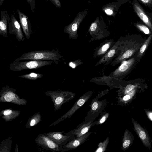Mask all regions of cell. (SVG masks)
<instances>
[{
	"instance_id": "cell-1",
	"label": "cell",
	"mask_w": 152,
	"mask_h": 152,
	"mask_svg": "<svg viewBox=\"0 0 152 152\" xmlns=\"http://www.w3.org/2000/svg\"><path fill=\"white\" fill-rule=\"evenodd\" d=\"M146 39L140 36L121 37L118 39V48L121 52L112 61L110 65L115 66L137 53Z\"/></svg>"
},
{
	"instance_id": "cell-2",
	"label": "cell",
	"mask_w": 152,
	"mask_h": 152,
	"mask_svg": "<svg viewBox=\"0 0 152 152\" xmlns=\"http://www.w3.org/2000/svg\"><path fill=\"white\" fill-rule=\"evenodd\" d=\"M58 50H42L33 51L24 53L13 61H20L37 60L51 61L57 64L58 61L62 58Z\"/></svg>"
},
{
	"instance_id": "cell-3",
	"label": "cell",
	"mask_w": 152,
	"mask_h": 152,
	"mask_svg": "<svg viewBox=\"0 0 152 152\" xmlns=\"http://www.w3.org/2000/svg\"><path fill=\"white\" fill-rule=\"evenodd\" d=\"M44 94L51 98L55 111L61 109L63 104L72 99L76 95L74 93L63 90L49 91L45 92Z\"/></svg>"
},
{
	"instance_id": "cell-4",
	"label": "cell",
	"mask_w": 152,
	"mask_h": 152,
	"mask_svg": "<svg viewBox=\"0 0 152 152\" xmlns=\"http://www.w3.org/2000/svg\"><path fill=\"white\" fill-rule=\"evenodd\" d=\"M137 53L127 60L122 61L121 65L109 76L120 80H123L125 76L129 74L138 63Z\"/></svg>"
},
{
	"instance_id": "cell-5",
	"label": "cell",
	"mask_w": 152,
	"mask_h": 152,
	"mask_svg": "<svg viewBox=\"0 0 152 152\" xmlns=\"http://www.w3.org/2000/svg\"><path fill=\"white\" fill-rule=\"evenodd\" d=\"M23 62L13 61L9 66V69L13 71L36 69L50 65L55 62L51 61L28 60Z\"/></svg>"
},
{
	"instance_id": "cell-6",
	"label": "cell",
	"mask_w": 152,
	"mask_h": 152,
	"mask_svg": "<svg viewBox=\"0 0 152 152\" xmlns=\"http://www.w3.org/2000/svg\"><path fill=\"white\" fill-rule=\"evenodd\" d=\"M16 91L9 86H4L0 92V101L10 102L20 105H26L27 100L24 98H20L16 94Z\"/></svg>"
},
{
	"instance_id": "cell-7",
	"label": "cell",
	"mask_w": 152,
	"mask_h": 152,
	"mask_svg": "<svg viewBox=\"0 0 152 152\" xmlns=\"http://www.w3.org/2000/svg\"><path fill=\"white\" fill-rule=\"evenodd\" d=\"M99 98L97 96L92 99L89 105L90 109L85 118V121L93 122L106 107V99L100 101L98 100Z\"/></svg>"
},
{
	"instance_id": "cell-8",
	"label": "cell",
	"mask_w": 152,
	"mask_h": 152,
	"mask_svg": "<svg viewBox=\"0 0 152 152\" xmlns=\"http://www.w3.org/2000/svg\"><path fill=\"white\" fill-rule=\"evenodd\" d=\"M94 92V91H91L85 93L75 102L69 111L57 121L53 123L50 126L55 125L67 118H69L77 110L90 99Z\"/></svg>"
},
{
	"instance_id": "cell-9",
	"label": "cell",
	"mask_w": 152,
	"mask_h": 152,
	"mask_svg": "<svg viewBox=\"0 0 152 152\" xmlns=\"http://www.w3.org/2000/svg\"><path fill=\"white\" fill-rule=\"evenodd\" d=\"M90 81L98 85L107 86L110 87L111 89L114 88H120L123 86L126 81L109 75L95 77L91 79Z\"/></svg>"
},
{
	"instance_id": "cell-10",
	"label": "cell",
	"mask_w": 152,
	"mask_h": 152,
	"mask_svg": "<svg viewBox=\"0 0 152 152\" xmlns=\"http://www.w3.org/2000/svg\"><path fill=\"white\" fill-rule=\"evenodd\" d=\"M119 41L118 39L115 43L113 46L102 57L95 65L96 66L100 64H104V65H107L110 64L113 60L118 56L121 51L118 48Z\"/></svg>"
},
{
	"instance_id": "cell-11",
	"label": "cell",
	"mask_w": 152,
	"mask_h": 152,
	"mask_svg": "<svg viewBox=\"0 0 152 152\" xmlns=\"http://www.w3.org/2000/svg\"><path fill=\"white\" fill-rule=\"evenodd\" d=\"M21 28L15 16L12 14L8 24L9 33L11 34L14 35L19 42L23 41L25 39Z\"/></svg>"
},
{
	"instance_id": "cell-12",
	"label": "cell",
	"mask_w": 152,
	"mask_h": 152,
	"mask_svg": "<svg viewBox=\"0 0 152 152\" xmlns=\"http://www.w3.org/2000/svg\"><path fill=\"white\" fill-rule=\"evenodd\" d=\"M35 141L39 145L48 150L57 152L60 151L59 145L44 134H39Z\"/></svg>"
},
{
	"instance_id": "cell-13",
	"label": "cell",
	"mask_w": 152,
	"mask_h": 152,
	"mask_svg": "<svg viewBox=\"0 0 152 152\" xmlns=\"http://www.w3.org/2000/svg\"><path fill=\"white\" fill-rule=\"evenodd\" d=\"M93 122L84 121L80 124L76 128L66 134V135L73 136L76 138L87 133L92 126Z\"/></svg>"
},
{
	"instance_id": "cell-14",
	"label": "cell",
	"mask_w": 152,
	"mask_h": 152,
	"mask_svg": "<svg viewBox=\"0 0 152 152\" xmlns=\"http://www.w3.org/2000/svg\"><path fill=\"white\" fill-rule=\"evenodd\" d=\"M132 120L135 131L144 145L147 147L151 148L150 140L146 131L133 119Z\"/></svg>"
},
{
	"instance_id": "cell-15",
	"label": "cell",
	"mask_w": 152,
	"mask_h": 152,
	"mask_svg": "<svg viewBox=\"0 0 152 152\" xmlns=\"http://www.w3.org/2000/svg\"><path fill=\"white\" fill-rule=\"evenodd\" d=\"M115 42L113 39H107L103 42L94 49V57H102L113 46Z\"/></svg>"
},
{
	"instance_id": "cell-16",
	"label": "cell",
	"mask_w": 152,
	"mask_h": 152,
	"mask_svg": "<svg viewBox=\"0 0 152 152\" xmlns=\"http://www.w3.org/2000/svg\"><path fill=\"white\" fill-rule=\"evenodd\" d=\"M21 26L26 38L29 39L32 33V27L28 17L19 10H17Z\"/></svg>"
},
{
	"instance_id": "cell-17",
	"label": "cell",
	"mask_w": 152,
	"mask_h": 152,
	"mask_svg": "<svg viewBox=\"0 0 152 152\" xmlns=\"http://www.w3.org/2000/svg\"><path fill=\"white\" fill-rule=\"evenodd\" d=\"M143 80H144L142 79H138L126 81L125 84L121 87L117 91L118 96L121 97L122 95H125L129 93L134 88L137 87L140 85V83Z\"/></svg>"
},
{
	"instance_id": "cell-18",
	"label": "cell",
	"mask_w": 152,
	"mask_h": 152,
	"mask_svg": "<svg viewBox=\"0 0 152 152\" xmlns=\"http://www.w3.org/2000/svg\"><path fill=\"white\" fill-rule=\"evenodd\" d=\"M91 131L88 132L85 134L74 138L62 146L64 150H71L75 149L84 142L91 133Z\"/></svg>"
},
{
	"instance_id": "cell-19",
	"label": "cell",
	"mask_w": 152,
	"mask_h": 152,
	"mask_svg": "<svg viewBox=\"0 0 152 152\" xmlns=\"http://www.w3.org/2000/svg\"><path fill=\"white\" fill-rule=\"evenodd\" d=\"M64 132H55L44 134L59 145L68 140L75 138L73 136L63 135V133Z\"/></svg>"
},
{
	"instance_id": "cell-20",
	"label": "cell",
	"mask_w": 152,
	"mask_h": 152,
	"mask_svg": "<svg viewBox=\"0 0 152 152\" xmlns=\"http://www.w3.org/2000/svg\"><path fill=\"white\" fill-rule=\"evenodd\" d=\"M0 21V35L3 37H8L9 23L10 20L9 15L7 11L2 10L1 12Z\"/></svg>"
},
{
	"instance_id": "cell-21",
	"label": "cell",
	"mask_w": 152,
	"mask_h": 152,
	"mask_svg": "<svg viewBox=\"0 0 152 152\" xmlns=\"http://www.w3.org/2000/svg\"><path fill=\"white\" fill-rule=\"evenodd\" d=\"M21 111L13 110L12 109L4 110L0 112V116L6 122L12 121L17 118L20 115Z\"/></svg>"
},
{
	"instance_id": "cell-22",
	"label": "cell",
	"mask_w": 152,
	"mask_h": 152,
	"mask_svg": "<svg viewBox=\"0 0 152 152\" xmlns=\"http://www.w3.org/2000/svg\"><path fill=\"white\" fill-rule=\"evenodd\" d=\"M152 40V34L147 38L139 50L137 54V63H139L145 54Z\"/></svg>"
},
{
	"instance_id": "cell-23",
	"label": "cell",
	"mask_w": 152,
	"mask_h": 152,
	"mask_svg": "<svg viewBox=\"0 0 152 152\" xmlns=\"http://www.w3.org/2000/svg\"><path fill=\"white\" fill-rule=\"evenodd\" d=\"M133 136L127 129L124 133L122 143V149L123 151L127 149L131 145L133 141Z\"/></svg>"
},
{
	"instance_id": "cell-24",
	"label": "cell",
	"mask_w": 152,
	"mask_h": 152,
	"mask_svg": "<svg viewBox=\"0 0 152 152\" xmlns=\"http://www.w3.org/2000/svg\"><path fill=\"white\" fill-rule=\"evenodd\" d=\"M41 121V116L39 112L35 114L30 117L26 123V127L28 129L35 126Z\"/></svg>"
},
{
	"instance_id": "cell-25",
	"label": "cell",
	"mask_w": 152,
	"mask_h": 152,
	"mask_svg": "<svg viewBox=\"0 0 152 152\" xmlns=\"http://www.w3.org/2000/svg\"><path fill=\"white\" fill-rule=\"evenodd\" d=\"M136 11L137 14L142 20L152 30V26L149 22L147 16L143 13L137 5H135Z\"/></svg>"
},
{
	"instance_id": "cell-26",
	"label": "cell",
	"mask_w": 152,
	"mask_h": 152,
	"mask_svg": "<svg viewBox=\"0 0 152 152\" xmlns=\"http://www.w3.org/2000/svg\"><path fill=\"white\" fill-rule=\"evenodd\" d=\"M43 76V74L41 73L31 72L19 76L18 77L28 80H36L41 78Z\"/></svg>"
},
{
	"instance_id": "cell-27",
	"label": "cell",
	"mask_w": 152,
	"mask_h": 152,
	"mask_svg": "<svg viewBox=\"0 0 152 152\" xmlns=\"http://www.w3.org/2000/svg\"><path fill=\"white\" fill-rule=\"evenodd\" d=\"M137 89V87L124 95L122 97H119L118 98V102L125 103L129 101L135 94Z\"/></svg>"
},
{
	"instance_id": "cell-28",
	"label": "cell",
	"mask_w": 152,
	"mask_h": 152,
	"mask_svg": "<svg viewBox=\"0 0 152 152\" xmlns=\"http://www.w3.org/2000/svg\"><path fill=\"white\" fill-rule=\"evenodd\" d=\"M109 138L107 137L103 142H100L98 145L97 148L94 152H104L106 151L109 142Z\"/></svg>"
},
{
	"instance_id": "cell-29",
	"label": "cell",
	"mask_w": 152,
	"mask_h": 152,
	"mask_svg": "<svg viewBox=\"0 0 152 152\" xmlns=\"http://www.w3.org/2000/svg\"><path fill=\"white\" fill-rule=\"evenodd\" d=\"M101 116L96 121H94L92 123V126L95 125H101L109 117V112H105L102 113Z\"/></svg>"
},
{
	"instance_id": "cell-30",
	"label": "cell",
	"mask_w": 152,
	"mask_h": 152,
	"mask_svg": "<svg viewBox=\"0 0 152 152\" xmlns=\"http://www.w3.org/2000/svg\"><path fill=\"white\" fill-rule=\"evenodd\" d=\"M138 28L142 32L146 34H151L149 29L145 26L142 24H137L136 25Z\"/></svg>"
},
{
	"instance_id": "cell-31",
	"label": "cell",
	"mask_w": 152,
	"mask_h": 152,
	"mask_svg": "<svg viewBox=\"0 0 152 152\" xmlns=\"http://www.w3.org/2000/svg\"><path fill=\"white\" fill-rule=\"evenodd\" d=\"M26 0L27 3L30 5L31 10L33 12H34L36 6V0Z\"/></svg>"
},
{
	"instance_id": "cell-32",
	"label": "cell",
	"mask_w": 152,
	"mask_h": 152,
	"mask_svg": "<svg viewBox=\"0 0 152 152\" xmlns=\"http://www.w3.org/2000/svg\"><path fill=\"white\" fill-rule=\"evenodd\" d=\"M51 2L57 7H61L59 0H51Z\"/></svg>"
},
{
	"instance_id": "cell-33",
	"label": "cell",
	"mask_w": 152,
	"mask_h": 152,
	"mask_svg": "<svg viewBox=\"0 0 152 152\" xmlns=\"http://www.w3.org/2000/svg\"><path fill=\"white\" fill-rule=\"evenodd\" d=\"M97 26V24L95 23H93L91 26L90 28V32L93 31H94Z\"/></svg>"
},
{
	"instance_id": "cell-34",
	"label": "cell",
	"mask_w": 152,
	"mask_h": 152,
	"mask_svg": "<svg viewBox=\"0 0 152 152\" xmlns=\"http://www.w3.org/2000/svg\"><path fill=\"white\" fill-rule=\"evenodd\" d=\"M108 89H107L104 91H101L100 93L97 95L99 98H101L102 96L106 94L108 91Z\"/></svg>"
},
{
	"instance_id": "cell-35",
	"label": "cell",
	"mask_w": 152,
	"mask_h": 152,
	"mask_svg": "<svg viewBox=\"0 0 152 152\" xmlns=\"http://www.w3.org/2000/svg\"><path fill=\"white\" fill-rule=\"evenodd\" d=\"M81 61V60H75L73 62L71 63V65H72L73 66H72V67H74L80 65H81L80 64H78V63L77 64V63L80 62Z\"/></svg>"
},
{
	"instance_id": "cell-36",
	"label": "cell",
	"mask_w": 152,
	"mask_h": 152,
	"mask_svg": "<svg viewBox=\"0 0 152 152\" xmlns=\"http://www.w3.org/2000/svg\"><path fill=\"white\" fill-rule=\"evenodd\" d=\"M146 113L148 117L152 121V111H148Z\"/></svg>"
},
{
	"instance_id": "cell-37",
	"label": "cell",
	"mask_w": 152,
	"mask_h": 152,
	"mask_svg": "<svg viewBox=\"0 0 152 152\" xmlns=\"http://www.w3.org/2000/svg\"><path fill=\"white\" fill-rule=\"evenodd\" d=\"M105 12L108 15L112 14L113 13L112 11L111 10L109 9L106 10L105 11Z\"/></svg>"
},
{
	"instance_id": "cell-38",
	"label": "cell",
	"mask_w": 152,
	"mask_h": 152,
	"mask_svg": "<svg viewBox=\"0 0 152 152\" xmlns=\"http://www.w3.org/2000/svg\"><path fill=\"white\" fill-rule=\"evenodd\" d=\"M142 2L145 3H148L149 0H141Z\"/></svg>"
},
{
	"instance_id": "cell-39",
	"label": "cell",
	"mask_w": 152,
	"mask_h": 152,
	"mask_svg": "<svg viewBox=\"0 0 152 152\" xmlns=\"http://www.w3.org/2000/svg\"><path fill=\"white\" fill-rule=\"evenodd\" d=\"M4 0H0V6H1L3 5L4 1Z\"/></svg>"
},
{
	"instance_id": "cell-40",
	"label": "cell",
	"mask_w": 152,
	"mask_h": 152,
	"mask_svg": "<svg viewBox=\"0 0 152 152\" xmlns=\"http://www.w3.org/2000/svg\"><path fill=\"white\" fill-rule=\"evenodd\" d=\"M50 1H51V0H50Z\"/></svg>"
}]
</instances>
